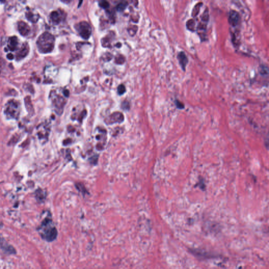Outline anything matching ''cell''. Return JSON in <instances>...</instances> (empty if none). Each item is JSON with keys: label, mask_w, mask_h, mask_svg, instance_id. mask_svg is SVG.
I'll use <instances>...</instances> for the list:
<instances>
[{"label": "cell", "mask_w": 269, "mask_h": 269, "mask_svg": "<svg viewBox=\"0 0 269 269\" xmlns=\"http://www.w3.org/2000/svg\"><path fill=\"white\" fill-rule=\"evenodd\" d=\"M111 38V37H109L108 35V36L107 35L103 39V40L102 41V45L104 47H107V48L109 47L110 43H111V41H110Z\"/></svg>", "instance_id": "d6986e66"}, {"label": "cell", "mask_w": 269, "mask_h": 269, "mask_svg": "<svg viewBox=\"0 0 269 269\" xmlns=\"http://www.w3.org/2000/svg\"><path fill=\"white\" fill-rule=\"evenodd\" d=\"M177 58L182 71L186 72L187 66L189 63V59L187 56L184 51H180L177 54Z\"/></svg>", "instance_id": "8992f818"}, {"label": "cell", "mask_w": 269, "mask_h": 269, "mask_svg": "<svg viewBox=\"0 0 269 269\" xmlns=\"http://www.w3.org/2000/svg\"><path fill=\"white\" fill-rule=\"evenodd\" d=\"M75 29L79 35L85 40L88 39L92 34L91 27L87 22H81L76 24Z\"/></svg>", "instance_id": "3957f363"}, {"label": "cell", "mask_w": 269, "mask_h": 269, "mask_svg": "<svg viewBox=\"0 0 269 269\" xmlns=\"http://www.w3.org/2000/svg\"><path fill=\"white\" fill-rule=\"evenodd\" d=\"M54 105L56 109H57V111L58 113H62L65 104V101L63 98L62 97L60 96L57 95L56 97L54 99Z\"/></svg>", "instance_id": "52a82bcc"}, {"label": "cell", "mask_w": 269, "mask_h": 269, "mask_svg": "<svg viewBox=\"0 0 269 269\" xmlns=\"http://www.w3.org/2000/svg\"><path fill=\"white\" fill-rule=\"evenodd\" d=\"M55 43V39L52 35L45 32L37 40V46L42 53L50 52L53 50Z\"/></svg>", "instance_id": "7a4b0ae2"}, {"label": "cell", "mask_w": 269, "mask_h": 269, "mask_svg": "<svg viewBox=\"0 0 269 269\" xmlns=\"http://www.w3.org/2000/svg\"><path fill=\"white\" fill-rule=\"evenodd\" d=\"M200 19L201 21L208 23L210 20V14L208 6H206L205 10L203 11V13L200 16Z\"/></svg>", "instance_id": "5bb4252c"}, {"label": "cell", "mask_w": 269, "mask_h": 269, "mask_svg": "<svg viewBox=\"0 0 269 269\" xmlns=\"http://www.w3.org/2000/svg\"><path fill=\"white\" fill-rule=\"evenodd\" d=\"M203 3L202 2H199L196 3L195 6H193L192 11H191V17L193 19H196L199 14L200 12L201 8L203 6Z\"/></svg>", "instance_id": "8fae6325"}, {"label": "cell", "mask_w": 269, "mask_h": 269, "mask_svg": "<svg viewBox=\"0 0 269 269\" xmlns=\"http://www.w3.org/2000/svg\"><path fill=\"white\" fill-rule=\"evenodd\" d=\"M8 58H10V60H12V58H13V56L10 54H9V55L8 56Z\"/></svg>", "instance_id": "f1b7e54d"}, {"label": "cell", "mask_w": 269, "mask_h": 269, "mask_svg": "<svg viewBox=\"0 0 269 269\" xmlns=\"http://www.w3.org/2000/svg\"><path fill=\"white\" fill-rule=\"evenodd\" d=\"M239 34H240L239 30H236L235 32H231L232 44L236 48H239L240 45V41L239 39Z\"/></svg>", "instance_id": "ba28073f"}, {"label": "cell", "mask_w": 269, "mask_h": 269, "mask_svg": "<svg viewBox=\"0 0 269 269\" xmlns=\"http://www.w3.org/2000/svg\"><path fill=\"white\" fill-rule=\"evenodd\" d=\"M111 58H112V55L110 53H106L103 55V60L106 62L110 61Z\"/></svg>", "instance_id": "484cf974"}, {"label": "cell", "mask_w": 269, "mask_h": 269, "mask_svg": "<svg viewBox=\"0 0 269 269\" xmlns=\"http://www.w3.org/2000/svg\"><path fill=\"white\" fill-rule=\"evenodd\" d=\"M137 27L136 26H133L131 28H129V29H128L129 34L132 36L134 35L137 32Z\"/></svg>", "instance_id": "cb8c5ba5"}, {"label": "cell", "mask_w": 269, "mask_h": 269, "mask_svg": "<svg viewBox=\"0 0 269 269\" xmlns=\"http://www.w3.org/2000/svg\"><path fill=\"white\" fill-rule=\"evenodd\" d=\"M128 6V2L126 1H123L120 3H119L116 6V9L117 11L119 12H122V11L125 10V9L126 8L127 6Z\"/></svg>", "instance_id": "ac0fdd59"}, {"label": "cell", "mask_w": 269, "mask_h": 269, "mask_svg": "<svg viewBox=\"0 0 269 269\" xmlns=\"http://www.w3.org/2000/svg\"><path fill=\"white\" fill-rule=\"evenodd\" d=\"M18 45V39L16 37H11L10 39L9 48L12 50H15L16 46Z\"/></svg>", "instance_id": "e0dca14e"}, {"label": "cell", "mask_w": 269, "mask_h": 269, "mask_svg": "<svg viewBox=\"0 0 269 269\" xmlns=\"http://www.w3.org/2000/svg\"><path fill=\"white\" fill-rule=\"evenodd\" d=\"M64 95L66 96V97H68L69 96V92L68 90H64Z\"/></svg>", "instance_id": "83f0119b"}, {"label": "cell", "mask_w": 269, "mask_h": 269, "mask_svg": "<svg viewBox=\"0 0 269 269\" xmlns=\"http://www.w3.org/2000/svg\"><path fill=\"white\" fill-rule=\"evenodd\" d=\"M0 248L9 254H13L15 252L14 249L11 245H8V243L6 242L5 240L2 239L1 237H0Z\"/></svg>", "instance_id": "9c48e42d"}, {"label": "cell", "mask_w": 269, "mask_h": 269, "mask_svg": "<svg viewBox=\"0 0 269 269\" xmlns=\"http://www.w3.org/2000/svg\"><path fill=\"white\" fill-rule=\"evenodd\" d=\"M123 114L120 112H115L111 114L105 119V122L107 125H112L115 123H121L124 121Z\"/></svg>", "instance_id": "5b68a950"}, {"label": "cell", "mask_w": 269, "mask_h": 269, "mask_svg": "<svg viewBox=\"0 0 269 269\" xmlns=\"http://www.w3.org/2000/svg\"><path fill=\"white\" fill-rule=\"evenodd\" d=\"M228 21L230 25L233 28H237L240 27L241 23V18L239 12L231 9L229 12V16L228 18Z\"/></svg>", "instance_id": "277c9868"}, {"label": "cell", "mask_w": 269, "mask_h": 269, "mask_svg": "<svg viewBox=\"0 0 269 269\" xmlns=\"http://www.w3.org/2000/svg\"><path fill=\"white\" fill-rule=\"evenodd\" d=\"M99 5L101 8H108L109 7V3L106 1H102L99 3Z\"/></svg>", "instance_id": "603a6c76"}, {"label": "cell", "mask_w": 269, "mask_h": 269, "mask_svg": "<svg viewBox=\"0 0 269 269\" xmlns=\"http://www.w3.org/2000/svg\"><path fill=\"white\" fill-rule=\"evenodd\" d=\"M196 19H190L188 20L186 23V27L187 30L190 32H195L196 31L197 27V22Z\"/></svg>", "instance_id": "30bf717a"}, {"label": "cell", "mask_w": 269, "mask_h": 269, "mask_svg": "<svg viewBox=\"0 0 269 269\" xmlns=\"http://www.w3.org/2000/svg\"><path fill=\"white\" fill-rule=\"evenodd\" d=\"M174 104L175 106H176V107L179 109H183L185 108V107L184 104L182 103V102H181L180 100L178 99H176L174 100Z\"/></svg>", "instance_id": "ffe728a7"}, {"label": "cell", "mask_w": 269, "mask_h": 269, "mask_svg": "<svg viewBox=\"0 0 269 269\" xmlns=\"http://www.w3.org/2000/svg\"><path fill=\"white\" fill-rule=\"evenodd\" d=\"M27 53H28V50L27 49V47L24 46V48L22 49L21 52L19 53V55L21 56V57H23L27 55Z\"/></svg>", "instance_id": "d4e9b609"}, {"label": "cell", "mask_w": 269, "mask_h": 269, "mask_svg": "<svg viewBox=\"0 0 269 269\" xmlns=\"http://www.w3.org/2000/svg\"><path fill=\"white\" fill-rule=\"evenodd\" d=\"M101 132L99 130V132H98V134L96 136V139H97L98 140H99V142H102L103 143H105L106 142V132L105 131V130L104 129H101L100 130Z\"/></svg>", "instance_id": "2e32d148"}, {"label": "cell", "mask_w": 269, "mask_h": 269, "mask_svg": "<svg viewBox=\"0 0 269 269\" xmlns=\"http://www.w3.org/2000/svg\"><path fill=\"white\" fill-rule=\"evenodd\" d=\"M18 29L19 32L23 35H27L29 32V27L28 25L23 22L19 23Z\"/></svg>", "instance_id": "7c38bea8"}, {"label": "cell", "mask_w": 269, "mask_h": 269, "mask_svg": "<svg viewBox=\"0 0 269 269\" xmlns=\"http://www.w3.org/2000/svg\"><path fill=\"white\" fill-rule=\"evenodd\" d=\"M117 92L119 95H121L124 94L126 92V88L124 85H120L117 88Z\"/></svg>", "instance_id": "7402d4cb"}, {"label": "cell", "mask_w": 269, "mask_h": 269, "mask_svg": "<svg viewBox=\"0 0 269 269\" xmlns=\"http://www.w3.org/2000/svg\"><path fill=\"white\" fill-rule=\"evenodd\" d=\"M40 235L43 239L48 242H52L55 240L57 237V230L53 225L52 220L50 219H46L43 222L41 228Z\"/></svg>", "instance_id": "6da1fadb"}, {"label": "cell", "mask_w": 269, "mask_h": 269, "mask_svg": "<svg viewBox=\"0 0 269 269\" xmlns=\"http://www.w3.org/2000/svg\"><path fill=\"white\" fill-rule=\"evenodd\" d=\"M258 73L262 76H268L269 69L264 64H261L258 67Z\"/></svg>", "instance_id": "9a60e30c"}, {"label": "cell", "mask_w": 269, "mask_h": 269, "mask_svg": "<svg viewBox=\"0 0 269 269\" xmlns=\"http://www.w3.org/2000/svg\"><path fill=\"white\" fill-rule=\"evenodd\" d=\"M125 61V58L122 55H118L115 57V62L117 64H123Z\"/></svg>", "instance_id": "44dd1931"}, {"label": "cell", "mask_w": 269, "mask_h": 269, "mask_svg": "<svg viewBox=\"0 0 269 269\" xmlns=\"http://www.w3.org/2000/svg\"><path fill=\"white\" fill-rule=\"evenodd\" d=\"M50 19L55 24H58L61 21V15L57 11H54L50 14Z\"/></svg>", "instance_id": "4fadbf2b"}, {"label": "cell", "mask_w": 269, "mask_h": 269, "mask_svg": "<svg viewBox=\"0 0 269 269\" xmlns=\"http://www.w3.org/2000/svg\"><path fill=\"white\" fill-rule=\"evenodd\" d=\"M121 107L124 110H128L130 107L129 103L127 101H124L123 103H122Z\"/></svg>", "instance_id": "4316f807"}]
</instances>
